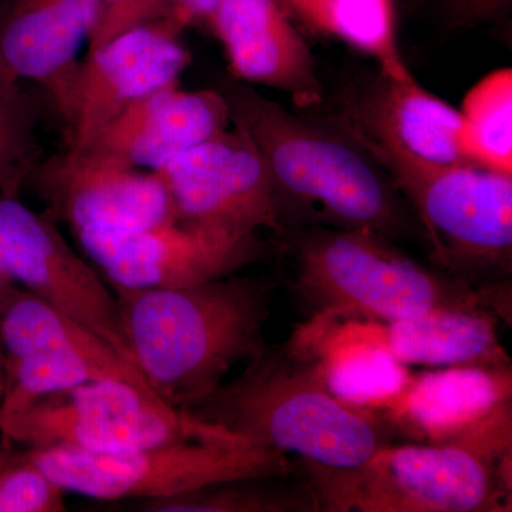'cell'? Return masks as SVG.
Wrapping results in <instances>:
<instances>
[{
	"mask_svg": "<svg viewBox=\"0 0 512 512\" xmlns=\"http://www.w3.org/2000/svg\"><path fill=\"white\" fill-rule=\"evenodd\" d=\"M302 18L373 57L382 76H413L397 46L394 0H311Z\"/></svg>",
	"mask_w": 512,
	"mask_h": 512,
	"instance_id": "cell-22",
	"label": "cell"
},
{
	"mask_svg": "<svg viewBox=\"0 0 512 512\" xmlns=\"http://www.w3.org/2000/svg\"><path fill=\"white\" fill-rule=\"evenodd\" d=\"M0 271L13 284L93 330L138 370L114 292L67 244L52 218L30 210L19 197L2 194Z\"/></svg>",
	"mask_w": 512,
	"mask_h": 512,
	"instance_id": "cell-10",
	"label": "cell"
},
{
	"mask_svg": "<svg viewBox=\"0 0 512 512\" xmlns=\"http://www.w3.org/2000/svg\"><path fill=\"white\" fill-rule=\"evenodd\" d=\"M218 0H177L173 26L177 32H183L194 23L205 22Z\"/></svg>",
	"mask_w": 512,
	"mask_h": 512,
	"instance_id": "cell-29",
	"label": "cell"
},
{
	"mask_svg": "<svg viewBox=\"0 0 512 512\" xmlns=\"http://www.w3.org/2000/svg\"><path fill=\"white\" fill-rule=\"evenodd\" d=\"M272 289L234 274L183 288L111 286L138 370L164 403L185 412L265 348Z\"/></svg>",
	"mask_w": 512,
	"mask_h": 512,
	"instance_id": "cell-1",
	"label": "cell"
},
{
	"mask_svg": "<svg viewBox=\"0 0 512 512\" xmlns=\"http://www.w3.org/2000/svg\"><path fill=\"white\" fill-rule=\"evenodd\" d=\"M175 10L177 0H94V22L87 39L89 50L141 26L167 23L174 29Z\"/></svg>",
	"mask_w": 512,
	"mask_h": 512,
	"instance_id": "cell-27",
	"label": "cell"
},
{
	"mask_svg": "<svg viewBox=\"0 0 512 512\" xmlns=\"http://www.w3.org/2000/svg\"><path fill=\"white\" fill-rule=\"evenodd\" d=\"M512 406L437 441L386 444L352 468L301 461L326 512L511 511Z\"/></svg>",
	"mask_w": 512,
	"mask_h": 512,
	"instance_id": "cell-3",
	"label": "cell"
},
{
	"mask_svg": "<svg viewBox=\"0 0 512 512\" xmlns=\"http://www.w3.org/2000/svg\"><path fill=\"white\" fill-rule=\"evenodd\" d=\"M231 124L220 90L163 87L136 101L84 150L110 163L156 171Z\"/></svg>",
	"mask_w": 512,
	"mask_h": 512,
	"instance_id": "cell-15",
	"label": "cell"
},
{
	"mask_svg": "<svg viewBox=\"0 0 512 512\" xmlns=\"http://www.w3.org/2000/svg\"><path fill=\"white\" fill-rule=\"evenodd\" d=\"M248 477L195 488L188 493L131 501L140 512H319L318 501L306 478Z\"/></svg>",
	"mask_w": 512,
	"mask_h": 512,
	"instance_id": "cell-21",
	"label": "cell"
},
{
	"mask_svg": "<svg viewBox=\"0 0 512 512\" xmlns=\"http://www.w3.org/2000/svg\"><path fill=\"white\" fill-rule=\"evenodd\" d=\"M36 100L20 84L0 79V194L19 197L40 161Z\"/></svg>",
	"mask_w": 512,
	"mask_h": 512,
	"instance_id": "cell-25",
	"label": "cell"
},
{
	"mask_svg": "<svg viewBox=\"0 0 512 512\" xmlns=\"http://www.w3.org/2000/svg\"><path fill=\"white\" fill-rule=\"evenodd\" d=\"M180 35L167 23H154L87 52L59 109L70 130L69 150H84L131 104L178 83L191 63Z\"/></svg>",
	"mask_w": 512,
	"mask_h": 512,
	"instance_id": "cell-12",
	"label": "cell"
},
{
	"mask_svg": "<svg viewBox=\"0 0 512 512\" xmlns=\"http://www.w3.org/2000/svg\"><path fill=\"white\" fill-rule=\"evenodd\" d=\"M18 289V285L13 284L12 281L0 271V313L6 308L10 299H12L13 293Z\"/></svg>",
	"mask_w": 512,
	"mask_h": 512,
	"instance_id": "cell-30",
	"label": "cell"
},
{
	"mask_svg": "<svg viewBox=\"0 0 512 512\" xmlns=\"http://www.w3.org/2000/svg\"><path fill=\"white\" fill-rule=\"evenodd\" d=\"M0 349L5 357L37 352L72 357L86 363L100 380H119L156 394L106 340L19 286L0 313Z\"/></svg>",
	"mask_w": 512,
	"mask_h": 512,
	"instance_id": "cell-20",
	"label": "cell"
},
{
	"mask_svg": "<svg viewBox=\"0 0 512 512\" xmlns=\"http://www.w3.org/2000/svg\"><path fill=\"white\" fill-rule=\"evenodd\" d=\"M45 202L46 215L74 237H120L175 220L173 202L153 171L110 163L86 151L67 150L39 161L28 184Z\"/></svg>",
	"mask_w": 512,
	"mask_h": 512,
	"instance_id": "cell-11",
	"label": "cell"
},
{
	"mask_svg": "<svg viewBox=\"0 0 512 512\" xmlns=\"http://www.w3.org/2000/svg\"><path fill=\"white\" fill-rule=\"evenodd\" d=\"M293 288L318 319L394 322L440 309L503 315V284L474 288L427 268L366 229L313 228L292 241Z\"/></svg>",
	"mask_w": 512,
	"mask_h": 512,
	"instance_id": "cell-5",
	"label": "cell"
},
{
	"mask_svg": "<svg viewBox=\"0 0 512 512\" xmlns=\"http://www.w3.org/2000/svg\"><path fill=\"white\" fill-rule=\"evenodd\" d=\"M511 400V370L451 367L406 377L370 409L409 437L437 441L473 426Z\"/></svg>",
	"mask_w": 512,
	"mask_h": 512,
	"instance_id": "cell-18",
	"label": "cell"
},
{
	"mask_svg": "<svg viewBox=\"0 0 512 512\" xmlns=\"http://www.w3.org/2000/svg\"><path fill=\"white\" fill-rule=\"evenodd\" d=\"M37 466L66 493L103 501L156 500L248 477L288 476L286 454L244 439L192 440L123 451L29 448Z\"/></svg>",
	"mask_w": 512,
	"mask_h": 512,
	"instance_id": "cell-7",
	"label": "cell"
},
{
	"mask_svg": "<svg viewBox=\"0 0 512 512\" xmlns=\"http://www.w3.org/2000/svg\"><path fill=\"white\" fill-rule=\"evenodd\" d=\"M205 22L235 80L282 90L301 106L322 99L311 50L279 0H218Z\"/></svg>",
	"mask_w": 512,
	"mask_h": 512,
	"instance_id": "cell-16",
	"label": "cell"
},
{
	"mask_svg": "<svg viewBox=\"0 0 512 512\" xmlns=\"http://www.w3.org/2000/svg\"><path fill=\"white\" fill-rule=\"evenodd\" d=\"M156 173L181 224L232 235L284 234L268 165L241 127L232 124Z\"/></svg>",
	"mask_w": 512,
	"mask_h": 512,
	"instance_id": "cell-9",
	"label": "cell"
},
{
	"mask_svg": "<svg viewBox=\"0 0 512 512\" xmlns=\"http://www.w3.org/2000/svg\"><path fill=\"white\" fill-rule=\"evenodd\" d=\"M0 436L28 448L92 453H123L177 441L241 439L119 380H94L49 394L18 416L0 420Z\"/></svg>",
	"mask_w": 512,
	"mask_h": 512,
	"instance_id": "cell-8",
	"label": "cell"
},
{
	"mask_svg": "<svg viewBox=\"0 0 512 512\" xmlns=\"http://www.w3.org/2000/svg\"><path fill=\"white\" fill-rule=\"evenodd\" d=\"M218 90L227 100L231 124L251 137L268 165L284 234L291 211L390 241L409 231L412 221L400 192L348 134L339 136L289 113L251 84L225 80Z\"/></svg>",
	"mask_w": 512,
	"mask_h": 512,
	"instance_id": "cell-4",
	"label": "cell"
},
{
	"mask_svg": "<svg viewBox=\"0 0 512 512\" xmlns=\"http://www.w3.org/2000/svg\"><path fill=\"white\" fill-rule=\"evenodd\" d=\"M511 0H446V12L453 25L464 26L494 18Z\"/></svg>",
	"mask_w": 512,
	"mask_h": 512,
	"instance_id": "cell-28",
	"label": "cell"
},
{
	"mask_svg": "<svg viewBox=\"0 0 512 512\" xmlns=\"http://www.w3.org/2000/svg\"><path fill=\"white\" fill-rule=\"evenodd\" d=\"M343 130L412 204L440 271L474 288L510 275L512 174L429 163L356 128L343 124Z\"/></svg>",
	"mask_w": 512,
	"mask_h": 512,
	"instance_id": "cell-6",
	"label": "cell"
},
{
	"mask_svg": "<svg viewBox=\"0 0 512 512\" xmlns=\"http://www.w3.org/2000/svg\"><path fill=\"white\" fill-rule=\"evenodd\" d=\"M110 286L183 288L235 274L262 254L258 235H232L170 220L120 237L77 238Z\"/></svg>",
	"mask_w": 512,
	"mask_h": 512,
	"instance_id": "cell-13",
	"label": "cell"
},
{
	"mask_svg": "<svg viewBox=\"0 0 512 512\" xmlns=\"http://www.w3.org/2000/svg\"><path fill=\"white\" fill-rule=\"evenodd\" d=\"M3 389H5V359L0 349V399H2Z\"/></svg>",
	"mask_w": 512,
	"mask_h": 512,
	"instance_id": "cell-32",
	"label": "cell"
},
{
	"mask_svg": "<svg viewBox=\"0 0 512 512\" xmlns=\"http://www.w3.org/2000/svg\"><path fill=\"white\" fill-rule=\"evenodd\" d=\"M383 77L372 99L345 117V126L434 164H471L461 147V114L414 77Z\"/></svg>",
	"mask_w": 512,
	"mask_h": 512,
	"instance_id": "cell-19",
	"label": "cell"
},
{
	"mask_svg": "<svg viewBox=\"0 0 512 512\" xmlns=\"http://www.w3.org/2000/svg\"><path fill=\"white\" fill-rule=\"evenodd\" d=\"M188 413L254 446L329 468L360 466L397 437L375 410L333 392L322 357L296 339L265 345Z\"/></svg>",
	"mask_w": 512,
	"mask_h": 512,
	"instance_id": "cell-2",
	"label": "cell"
},
{
	"mask_svg": "<svg viewBox=\"0 0 512 512\" xmlns=\"http://www.w3.org/2000/svg\"><path fill=\"white\" fill-rule=\"evenodd\" d=\"M460 114L468 163L512 174V70L481 79L464 97Z\"/></svg>",
	"mask_w": 512,
	"mask_h": 512,
	"instance_id": "cell-23",
	"label": "cell"
},
{
	"mask_svg": "<svg viewBox=\"0 0 512 512\" xmlns=\"http://www.w3.org/2000/svg\"><path fill=\"white\" fill-rule=\"evenodd\" d=\"M93 22L94 0H0V79L39 84L59 111Z\"/></svg>",
	"mask_w": 512,
	"mask_h": 512,
	"instance_id": "cell-17",
	"label": "cell"
},
{
	"mask_svg": "<svg viewBox=\"0 0 512 512\" xmlns=\"http://www.w3.org/2000/svg\"><path fill=\"white\" fill-rule=\"evenodd\" d=\"M500 316L488 309H440L394 322L348 319L339 328L319 326V336L301 329L312 348L360 345L383 352L400 365L510 367V357L498 339Z\"/></svg>",
	"mask_w": 512,
	"mask_h": 512,
	"instance_id": "cell-14",
	"label": "cell"
},
{
	"mask_svg": "<svg viewBox=\"0 0 512 512\" xmlns=\"http://www.w3.org/2000/svg\"><path fill=\"white\" fill-rule=\"evenodd\" d=\"M3 359L5 389L0 399V420L18 416L49 394L100 380L86 363L57 353L37 352Z\"/></svg>",
	"mask_w": 512,
	"mask_h": 512,
	"instance_id": "cell-24",
	"label": "cell"
},
{
	"mask_svg": "<svg viewBox=\"0 0 512 512\" xmlns=\"http://www.w3.org/2000/svg\"><path fill=\"white\" fill-rule=\"evenodd\" d=\"M282 2L291 6V8L295 10V12H298L302 18V16L305 15L306 8H308L309 2H311V0H282Z\"/></svg>",
	"mask_w": 512,
	"mask_h": 512,
	"instance_id": "cell-31",
	"label": "cell"
},
{
	"mask_svg": "<svg viewBox=\"0 0 512 512\" xmlns=\"http://www.w3.org/2000/svg\"><path fill=\"white\" fill-rule=\"evenodd\" d=\"M64 494L28 447L0 436V512H63Z\"/></svg>",
	"mask_w": 512,
	"mask_h": 512,
	"instance_id": "cell-26",
	"label": "cell"
}]
</instances>
